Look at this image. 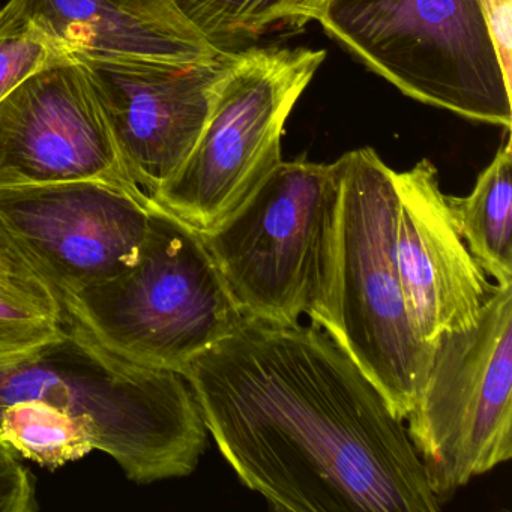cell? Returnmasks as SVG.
Segmentation results:
<instances>
[{
    "instance_id": "6",
    "label": "cell",
    "mask_w": 512,
    "mask_h": 512,
    "mask_svg": "<svg viewBox=\"0 0 512 512\" xmlns=\"http://www.w3.org/2000/svg\"><path fill=\"white\" fill-rule=\"evenodd\" d=\"M317 22L407 97L511 128V85L479 0H331Z\"/></svg>"
},
{
    "instance_id": "22",
    "label": "cell",
    "mask_w": 512,
    "mask_h": 512,
    "mask_svg": "<svg viewBox=\"0 0 512 512\" xmlns=\"http://www.w3.org/2000/svg\"><path fill=\"white\" fill-rule=\"evenodd\" d=\"M16 275H35L20 260H17L4 245L0 244V277Z\"/></svg>"
},
{
    "instance_id": "5",
    "label": "cell",
    "mask_w": 512,
    "mask_h": 512,
    "mask_svg": "<svg viewBox=\"0 0 512 512\" xmlns=\"http://www.w3.org/2000/svg\"><path fill=\"white\" fill-rule=\"evenodd\" d=\"M340 166L281 161L211 232L202 233L241 313L292 326L325 316L337 250Z\"/></svg>"
},
{
    "instance_id": "23",
    "label": "cell",
    "mask_w": 512,
    "mask_h": 512,
    "mask_svg": "<svg viewBox=\"0 0 512 512\" xmlns=\"http://www.w3.org/2000/svg\"><path fill=\"white\" fill-rule=\"evenodd\" d=\"M17 460V452L0 437V463Z\"/></svg>"
},
{
    "instance_id": "2",
    "label": "cell",
    "mask_w": 512,
    "mask_h": 512,
    "mask_svg": "<svg viewBox=\"0 0 512 512\" xmlns=\"http://www.w3.org/2000/svg\"><path fill=\"white\" fill-rule=\"evenodd\" d=\"M23 398L86 419L94 448L137 484L188 476L205 452L208 430L187 379L110 352L67 313L55 340L0 361V407Z\"/></svg>"
},
{
    "instance_id": "10",
    "label": "cell",
    "mask_w": 512,
    "mask_h": 512,
    "mask_svg": "<svg viewBox=\"0 0 512 512\" xmlns=\"http://www.w3.org/2000/svg\"><path fill=\"white\" fill-rule=\"evenodd\" d=\"M236 53L194 64L76 59L133 181L160 190L187 160Z\"/></svg>"
},
{
    "instance_id": "7",
    "label": "cell",
    "mask_w": 512,
    "mask_h": 512,
    "mask_svg": "<svg viewBox=\"0 0 512 512\" xmlns=\"http://www.w3.org/2000/svg\"><path fill=\"white\" fill-rule=\"evenodd\" d=\"M325 58L283 47L236 53L193 151L149 196L200 233L220 226L283 161L287 119Z\"/></svg>"
},
{
    "instance_id": "12",
    "label": "cell",
    "mask_w": 512,
    "mask_h": 512,
    "mask_svg": "<svg viewBox=\"0 0 512 512\" xmlns=\"http://www.w3.org/2000/svg\"><path fill=\"white\" fill-rule=\"evenodd\" d=\"M394 179L398 275L413 329L433 346L446 332L476 325L496 284L461 238L436 166L422 160Z\"/></svg>"
},
{
    "instance_id": "9",
    "label": "cell",
    "mask_w": 512,
    "mask_h": 512,
    "mask_svg": "<svg viewBox=\"0 0 512 512\" xmlns=\"http://www.w3.org/2000/svg\"><path fill=\"white\" fill-rule=\"evenodd\" d=\"M152 208L134 182L0 188V244L62 298L133 265Z\"/></svg>"
},
{
    "instance_id": "16",
    "label": "cell",
    "mask_w": 512,
    "mask_h": 512,
    "mask_svg": "<svg viewBox=\"0 0 512 512\" xmlns=\"http://www.w3.org/2000/svg\"><path fill=\"white\" fill-rule=\"evenodd\" d=\"M64 319L58 296L37 275L0 277V361L55 340Z\"/></svg>"
},
{
    "instance_id": "18",
    "label": "cell",
    "mask_w": 512,
    "mask_h": 512,
    "mask_svg": "<svg viewBox=\"0 0 512 512\" xmlns=\"http://www.w3.org/2000/svg\"><path fill=\"white\" fill-rule=\"evenodd\" d=\"M62 58L32 22L25 0H8L0 8V100L29 74Z\"/></svg>"
},
{
    "instance_id": "13",
    "label": "cell",
    "mask_w": 512,
    "mask_h": 512,
    "mask_svg": "<svg viewBox=\"0 0 512 512\" xmlns=\"http://www.w3.org/2000/svg\"><path fill=\"white\" fill-rule=\"evenodd\" d=\"M65 58L194 64L217 52L173 0H25Z\"/></svg>"
},
{
    "instance_id": "19",
    "label": "cell",
    "mask_w": 512,
    "mask_h": 512,
    "mask_svg": "<svg viewBox=\"0 0 512 512\" xmlns=\"http://www.w3.org/2000/svg\"><path fill=\"white\" fill-rule=\"evenodd\" d=\"M34 479L17 460L0 463V512L37 511Z\"/></svg>"
},
{
    "instance_id": "20",
    "label": "cell",
    "mask_w": 512,
    "mask_h": 512,
    "mask_svg": "<svg viewBox=\"0 0 512 512\" xmlns=\"http://www.w3.org/2000/svg\"><path fill=\"white\" fill-rule=\"evenodd\" d=\"M502 65L506 82L512 86V0H479Z\"/></svg>"
},
{
    "instance_id": "15",
    "label": "cell",
    "mask_w": 512,
    "mask_h": 512,
    "mask_svg": "<svg viewBox=\"0 0 512 512\" xmlns=\"http://www.w3.org/2000/svg\"><path fill=\"white\" fill-rule=\"evenodd\" d=\"M0 437L22 457L59 469L94 451L91 424L49 401L23 398L0 407Z\"/></svg>"
},
{
    "instance_id": "17",
    "label": "cell",
    "mask_w": 512,
    "mask_h": 512,
    "mask_svg": "<svg viewBox=\"0 0 512 512\" xmlns=\"http://www.w3.org/2000/svg\"><path fill=\"white\" fill-rule=\"evenodd\" d=\"M220 53H238L277 26L292 28L293 0H173Z\"/></svg>"
},
{
    "instance_id": "1",
    "label": "cell",
    "mask_w": 512,
    "mask_h": 512,
    "mask_svg": "<svg viewBox=\"0 0 512 512\" xmlns=\"http://www.w3.org/2000/svg\"><path fill=\"white\" fill-rule=\"evenodd\" d=\"M187 379L239 481L280 512H436L406 424L314 323L244 317Z\"/></svg>"
},
{
    "instance_id": "11",
    "label": "cell",
    "mask_w": 512,
    "mask_h": 512,
    "mask_svg": "<svg viewBox=\"0 0 512 512\" xmlns=\"http://www.w3.org/2000/svg\"><path fill=\"white\" fill-rule=\"evenodd\" d=\"M86 179L134 182L82 65L62 58L0 100V188Z\"/></svg>"
},
{
    "instance_id": "8",
    "label": "cell",
    "mask_w": 512,
    "mask_h": 512,
    "mask_svg": "<svg viewBox=\"0 0 512 512\" xmlns=\"http://www.w3.org/2000/svg\"><path fill=\"white\" fill-rule=\"evenodd\" d=\"M406 430L445 499L512 457V284L494 286L476 325L433 344Z\"/></svg>"
},
{
    "instance_id": "3",
    "label": "cell",
    "mask_w": 512,
    "mask_h": 512,
    "mask_svg": "<svg viewBox=\"0 0 512 512\" xmlns=\"http://www.w3.org/2000/svg\"><path fill=\"white\" fill-rule=\"evenodd\" d=\"M59 301L110 352L181 374L245 317L202 233L155 200L136 262Z\"/></svg>"
},
{
    "instance_id": "21",
    "label": "cell",
    "mask_w": 512,
    "mask_h": 512,
    "mask_svg": "<svg viewBox=\"0 0 512 512\" xmlns=\"http://www.w3.org/2000/svg\"><path fill=\"white\" fill-rule=\"evenodd\" d=\"M331 0H293L292 28H302L308 22L319 19Z\"/></svg>"
},
{
    "instance_id": "4",
    "label": "cell",
    "mask_w": 512,
    "mask_h": 512,
    "mask_svg": "<svg viewBox=\"0 0 512 512\" xmlns=\"http://www.w3.org/2000/svg\"><path fill=\"white\" fill-rule=\"evenodd\" d=\"M340 166L337 250L325 329L406 419L418 400L433 346L407 313L395 256L398 193L394 170L371 148L347 152Z\"/></svg>"
},
{
    "instance_id": "14",
    "label": "cell",
    "mask_w": 512,
    "mask_h": 512,
    "mask_svg": "<svg viewBox=\"0 0 512 512\" xmlns=\"http://www.w3.org/2000/svg\"><path fill=\"white\" fill-rule=\"evenodd\" d=\"M472 256L499 286L512 284V148L506 142L478 176L472 193L449 196Z\"/></svg>"
}]
</instances>
